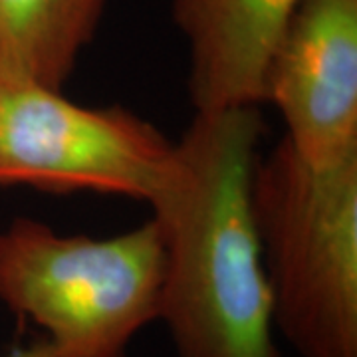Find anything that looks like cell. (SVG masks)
Wrapping results in <instances>:
<instances>
[{
  "instance_id": "cell-1",
  "label": "cell",
  "mask_w": 357,
  "mask_h": 357,
  "mask_svg": "<svg viewBox=\"0 0 357 357\" xmlns=\"http://www.w3.org/2000/svg\"><path fill=\"white\" fill-rule=\"evenodd\" d=\"M260 107L192 114L149 203L161 244L159 318L177 357H282L252 206Z\"/></svg>"
},
{
  "instance_id": "cell-2",
  "label": "cell",
  "mask_w": 357,
  "mask_h": 357,
  "mask_svg": "<svg viewBox=\"0 0 357 357\" xmlns=\"http://www.w3.org/2000/svg\"><path fill=\"white\" fill-rule=\"evenodd\" d=\"M252 206L274 330L300 357H357V157L314 169L282 137Z\"/></svg>"
},
{
  "instance_id": "cell-3",
  "label": "cell",
  "mask_w": 357,
  "mask_h": 357,
  "mask_svg": "<svg viewBox=\"0 0 357 357\" xmlns=\"http://www.w3.org/2000/svg\"><path fill=\"white\" fill-rule=\"evenodd\" d=\"M163 244L153 218L107 238L16 217L0 227V304L36 324L58 357H129L159 318Z\"/></svg>"
},
{
  "instance_id": "cell-4",
  "label": "cell",
  "mask_w": 357,
  "mask_h": 357,
  "mask_svg": "<svg viewBox=\"0 0 357 357\" xmlns=\"http://www.w3.org/2000/svg\"><path fill=\"white\" fill-rule=\"evenodd\" d=\"M175 141L121 105L88 107L64 89L0 74V187L98 192L151 203Z\"/></svg>"
},
{
  "instance_id": "cell-5",
  "label": "cell",
  "mask_w": 357,
  "mask_h": 357,
  "mask_svg": "<svg viewBox=\"0 0 357 357\" xmlns=\"http://www.w3.org/2000/svg\"><path fill=\"white\" fill-rule=\"evenodd\" d=\"M264 103L306 165L357 157V0H302L270 58Z\"/></svg>"
},
{
  "instance_id": "cell-6",
  "label": "cell",
  "mask_w": 357,
  "mask_h": 357,
  "mask_svg": "<svg viewBox=\"0 0 357 357\" xmlns=\"http://www.w3.org/2000/svg\"><path fill=\"white\" fill-rule=\"evenodd\" d=\"M302 0H173L192 114L264 105L270 58Z\"/></svg>"
},
{
  "instance_id": "cell-7",
  "label": "cell",
  "mask_w": 357,
  "mask_h": 357,
  "mask_svg": "<svg viewBox=\"0 0 357 357\" xmlns=\"http://www.w3.org/2000/svg\"><path fill=\"white\" fill-rule=\"evenodd\" d=\"M109 0H0V74L64 89Z\"/></svg>"
},
{
  "instance_id": "cell-8",
  "label": "cell",
  "mask_w": 357,
  "mask_h": 357,
  "mask_svg": "<svg viewBox=\"0 0 357 357\" xmlns=\"http://www.w3.org/2000/svg\"><path fill=\"white\" fill-rule=\"evenodd\" d=\"M2 357H58V354H56L54 347L42 337V340L34 342V344L26 345V347H16L10 354H6V356Z\"/></svg>"
}]
</instances>
